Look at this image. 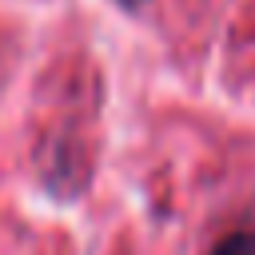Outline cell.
I'll list each match as a JSON object with an SVG mask.
<instances>
[{
    "instance_id": "obj_1",
    "label": "cell",
    "mask_w": 255,
    "mask_h": 255,
    "mask_svg": "<svg viewBox=\"0 0 255 255\" xmlns=\"http://www.w3.org/2000/svg\"><path fill=\"white\" fill-rule=\"evenodd\" d=\"M207 255H255V231H231Z\"/></svg>"
},
{
    "instance_id": "obj_2",
    "label": "cell",
    "mask_w": 255,
    "mask_h": 255,
    "mask_svg": "<svg viewBox=\"0 0 255 255\" xmlns=\"http://www.w3.org/2000/svg\"><path fill=\"white\" fill-rule=\"evenodd\" d=\"M128 4H139V0H128Z\"/></svg>"
}]
</instances>
